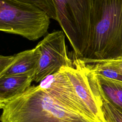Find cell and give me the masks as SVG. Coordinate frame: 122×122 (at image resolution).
Segmentation results:
<instances>
[{
  "label": "cell",
  "mask_w": 122,
  "mask_h": 122,
  "mask_svg": "<svg viewBox=\"0 0 122 122\" xmlns=\"http://www.w3.org/2000/svg\"><path fill=\"white\" fill-rule=\"evenodd\" d=\"M112 60H115L118 63V64L122 68V60H118L116 59H112Z\"/></svg>",
  "instance_id": "14"
},
{
  "label": "cell",
  "mask_w": 122,
  "mask_h": 122,
  "mask_svg": "<svg viewBox=\"0 0 122 122\" xmlns=\"http://www.w3.org/2000/svg\"><path fill=\"white\" fill-rule=\"evenodd\" d=\"M114 59H116V60H122V54L121 56H120L119 57H118V58Z\"/></svg>",
  "instance_id": "15"
},
{
  "label": "cell",
  "mask_w": 122,
  "mask_h": 122,
  "mask_svg": "<svg viewBox=\"0 0 122 122\" xmlns=\"http://www.w3.org/2000/svg\"><path fill=\"white\" fill-rule=\"evenodd\" d=\"M39 85L68 108L101 122L79 99L62 67L58 71L48 75Z\"/></svg>",
  "instance_id": "7"
},
{
  "label": "cell",
  "mask_w": 122,
  "mask_h": 122,
  "mask_svg": "<svg viewBox=\"0 0 122 122\" xmlns=\"http://www.w3.org/2000/svg\"><path fill=\"white\" fill-rule=\"evenodd\" d=\"M36 70L28 73L0 77V101L24 92L34 81Z\"/></svg>",
  "instance_id": "9"
},
{
  "label": "cell",
  "mask_w": 122,
  "mask_h": 122,
  "mask_svg": "<svg viewBox=\"0 0 122 122\" xmlns=\"http://www.w3.org/2000/svg\"><path fill=\"white\" fill-rule=\"evenodd\" d=\"M1 122H98L63 105L39 85L0 101Z\"/></svg>",
  "instance_id": "1"
},
{
  "label": "cell",
  "mask_w": 122,
  "mask_h": 122,
  "mask_svg": "<svg viewBox=\"0 0 122 122\" xmlns=\"http://www.w3.org/2000/svg\"><path fill=\"white\" fill-rule=\"evenodd\" d=\"M122 54V0H92L89 41L79 58L94 64Z\"/></svg>",
  "instance_id": "2"
},
{
  "label": "cell",
  "mask_w": 122,
  "mask_h": 122,
  "mask_svg": "<svg viewBox=\"0 0 122 122\" xmlns=\"http://www.w3.org/2000/svg\"><path fill=\"white\" fill-rule=\"evenodd\" d=\"M37 46L41 56L34 78L36 82H41L63 67L73 66V61L67 54L63 31L56 30L48 34Z\"/></svg>",
  "instance_id": "6"
},
{
  "label": "cell",
  "mask_w": 122,
  "mask_h": 122,
  "mask_svg": "<svg viewBox=\"0 0 122 122\" xmlns=\"http://www.w3.org/2000/svg\"><path fill=\"white\" fill-rule=\"evenodd\" d=\"M50 17L31 4L16 0H0V30L36 41L46 35Z\"/></svg>",
  "instance_id": "3"
},
{
  "label": "cell",
  "mask_w": 122,
  "mask_h": 122,
  "mask_svg": "<svg viewBox=\"0 0 122 122\" xmlns=\"http://www.w3.org/2000/svg\"><path fill=\"white\" fill-rule=\"evenodd\" d=\"M41 56L38 46L14 55L0 56V77L22 74L36 70Z\"/></svg>",
  "instance_id": "8"
},
{
  "label": "cell",
  "mask_w": 122,
  "mask_h": 122,
  "mask_svg": "<svg viewBox=\"0 0 122 122\" xmlns=\"http://www.w3.org/2000/svg\"><path fill=\"white\" fill-rule=\"evenodd\" d=\"M57 20L75 56L81 58L88 45L92 0H54Z\"/></svg>",
  "instance_id": "4"
},
{
  "label": "cell",
  "mask_w": 122,
  "mask_h": 122,
  "mask_svg": "<svg viewBox=\"0 0 122 122\" xmlns=\"http://www.w3.org/2000/svg\"><path fill=\"white\" fill-rule=\"evenodd\" d=\"M33 4L44 10L51 19L57 21V11L54 0H16Z\"/></svg>",
  "instance_id": "13"
},
{
  "label": "cell",
  "mask_w": 122,
  "mask_h": 122,
  "mask_svg": "<svg viewBox=\"0 0 122 122\" xmlns=\"http://www.w3.org/2000/svg\"><path fill=\"white\" fill-rule=\"evenodd\" d=\"M73 66L63 67L81 101L101 122H106L101 106L102 101L95 74L76 56Z\"/></svg>",
  "instance_id": "5"
},
{
  "label": "cell",
  "mask_w": 122,
  "mask_h": 122,
  "mask_svg": "<svg viewBox=\"0 0 122 122\" xmlns=\"http://www.w3.org/2000/svg\"><path fill=\"white\" fill-rule=\"evenodd\" d=\"M95 75L101 96L122 113V81Z\"/></svg>",
  "instance_id": "10"
},
{
  "label": "cell",
  "mask_w": 122,
  "mask_h": 122,
  "mask_svg": "<svg viewBox=\"0 0 122 122\" xmlns=\"http://www.w3.org/2000/svg\"><path fill=\"white\" fill-rule=\"evenodd\" d=\"M101 108L106 122H122V113L112 104L102 98Z\"/></svg>",
  "instance_id": "12"
},
{
  "label": "cell",
  "mask_w": 122,
  "mask_h": 122,
  "mask_svg": "<svg viewBox=\"0 0 122 122\" xmlns=\"http://www.w3.org/2000/svg\"><path fill=\"white\" fill-rule=\"evenodd\" d=\"M94 73L114 81H122V68L114 60L86 64Z\"/></svg>",
  "instance_id": "11"
}]
</instances>
